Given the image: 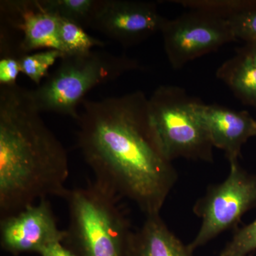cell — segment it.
Segmentation results:
<instances>
[{"label": "cell", "mask_w": 256, "mask_h": 256, "mask_svg": "<svg viewBox=\"0 0 256 256\" xmlns=\"http://www.w3.org/2000/svg\"><path fill=\"white\" fill-rule=\"evenodd\" d=\"M80 105L77 146L96 182L146 216L159 214L178 174L152 124L149 98L136 90Z\"/></svg>", "instance_id": "6da1fadb"}, {"label": "cell", "mask_w": 256, "mask_h": 256, "mask_svg": "<svg viewBox=\"0 0 256 256\" xmlns=\"http://www.w3.org/2000/svg\"><path fill=\"white\" fill-rule=\"evenodd\" d=\"M66 150L47 127L30 90L0 87V216L48 196L64 197Z\"/></svg>", "instance_id": "7a4b0ae2"}, {"label": "cell", "mask_w": 256, "mask_h": 256, "mask_svg": "<svg viewBox=\"0 0 256 256\" xmlns=\"http://www.w3.org/2000/svg\"><path fill=\"white\" fill-rule=\"evenodd\" d=\"M69 225L64 242L78 256H126L130 224L120 198L98 183L68 190Z\"/></svg>", "instance_id": "3957f363"}, {"label": "cell", "mask_w": 256, "mask_h": 256, "mask_svg": "<svg viewBox=\"0 0 256 256\" xmlns=\"http://www.w3.org/2000/svg\"><path fill=\"white\" fill-rule=\"evenodd\" d=\"M144 69L139 60L126 54L90 50L66 55L44 82L30 92L41 114H62L77 120L78 107L92 89Z\"/></svg>", "instance_id": "277c9868"}, {"label": "cell", "mask_w": 256, "mask_h": 256, "mask_svg": "<svg viewBox=\"0 0 256 256\" xmlns=\"http://www.w3.org/2000/svg\"><path fill=\"white\" fill-rule=\"evenodd\" d=\"M198 99L176 86H160L149 98L151 122L166 158L213 162L214 146L196 112Z\"/></svg>", "instance_id": "5b68a950"}, {"label": "cell", "mask_w": 256, "mask_h": 256, "mask_svg": "<svg viewBox=\"0 0 256 256\" xmlns=\"http://www.w3.org/2000/svg\"><path fill=\"white\" fill-rule=\"evenodd\" d=\"M230 170L220 183L210 185L193 206L201 220L200 230L188 246L194 252L220 234L238 228L242 217L256 208V175L248 172L238 160L229 162Z\"/></svg>", "instance_id": "8992f818"}, {"label": "cell", "mask_w": 256, "mask_h": 256, "mask_svg": "<svg viewBox=\"0 0 256 256\" xmlns=\"http://www.w3.org/2000/svg\"><path fill=\"white\" fill-rule=\"evenodd\" d=\"M161 34L165 53L174 69L237 41L228 20L196 10L168 18Z\"/></svg>", "instance_id": "52a82bcc"}, {"label": "cell", "mask_w": 256, "mask_h": 256, "mask_svg": "<svg viewBox=\"0 0 256 256\" xmlns=\"http://www.w3.org/2000/svg\"><path fill=\"white\" fill-rule=\"evenodd\" d=\"M166 20L160 14L156 3L98 0L90 28L124 47H130L161 32Z\"/></svg>", "instance_id": "ba28073f"}, {"label": "cell", "mask_w": 256, "mask_h": 256, "mask_svg": "<svg viewBox=\"0 0 256 256\" xmlns=\"http://www.w3.org/2000/svg\"><path fill=\"white\" fill-rule=\"evenodd\" d=\"M66 236V230L58 228L48 198L0 220L2 248L14 255L28 252L38 254L50 244L64 242Z\"/></svg>", "instance_id": "9c48e42d"}, {"label": "cell", "mask_w": 256, "mask_h": 256, "mask_svg": "<svg viewBox=\"0 0 256 256\" xmlns=\"http://www.w3.org/2000/svg\"><path fill=\"white\" fill-rule=\"evenodd\" d=\"M0 9L10 26L22 32L18 50L20 57L42 50L65 54L58 33L60 18L44 11L38 0L1 1Z\"/></svg>", "instance_id": "30bf717a"}, {"label": "cell", "mask_w": 256, "mask_h": 256, "mask_svg": "<svg viewBox=\"0 0 256 256\" xmlns=\"http://www.w3.org/2000/svg\"><path fill=\"white\" fill-rule=\"evenodd\" d=\"M196 112L214 148L222 150L229 162L238 160L242 146L254 137L256 120L246 110H235L198 100Z\"/></svg>", "instance_id": "8fae6325"}, {"label": "cell", "mask_w": 256, "mask_h": 256, "mask_svg": "<svg viewBox=\"0 0 256 256\" xmlns=\"http://www.w3.org/2000/svg\"><path fill=\"white\" fill-rule=\"evenodd\" d=\"M192 250L159 214L148 216L142 226L131 232L126 256H194Z\"/></svg>", "instance_id": "7c38bea8"}, {"label": "cell", "mask_w": 256, "mask_h": 256, "mask_svg": "<svg viewBox=\"0 0 256 256\" xmlns=\"http://www.w3.org/2000/svg\"><path fill=\"white\" fill-rule=\"evenodd\" d=\"M216 77L224 82L239 100L256 108V62L237 53L226 60L216 70Z\"/></svg>", "instance_id": "4fadbf2b"}, {"label": "cell", "mask_w": 256, "mask_h": 256, "mask_svg": "<svg viewBox=\"0 0 256 256\" xmlns=\"http://www.w3.org/2000/svg\"><path fill=\"white\" fill-rule=\"evenodd\" d=\"M98 0H38L44 11L82 28H90Z\"/></svg>", "instance_id": "5bb4252c"}, {"label": "cell", "mask_w": 256, "mask_h": 256, "mask_svg": "<svg viewBox=\"0 0 256 256\" xmlns=\"http://www.w3.org/2000/svg\"><path fill=\"white\" fill-rule=\"evenodd\" d=\"M58 33L66 55L88 53L94 47H104L106 45L105 42L89 35L80 25L68 20L60 18Z\"/></svg>", "instance_id": "9a60e30c"}, {"label": "cell", "mask_w": 256, "mask_h": 256, "mask_svg": "<svg viewBox=\"0 0 256 256\" xmlns=\"http://www.w3.org/2000/svg\"><path fill=\"white\" fill-rule=\"evenodd\" d=\"M66 55L58 50H44L24 55L20 58L21 72L38 86L43 79L50 75V67Z\"/></svg>", "instance_id": "2e32d148"}, {"label": "cell", "mask_w": 256, "mask_h": 256, "mask_svg": "<svg viewBox=\"0 0 256 256\" xmlns=\"http://www.w3.org/2000/svg\"><path fill=\"white\" fill-rule=\"evenodd\" d=\"M227 20L236 40L256 42V0H247L244 9Z\"/></svg>", "instance_id": "e0dca14e"}, {"label": "cell", "mask_w": 256, "mask_h": 256, "mask_svg": "<svg viewBox=\"0 0 256 256\" xmlns=\"http://www.w3.org/2000/svg\"><path fill=\"white\" fill-rule=\"evenodd\" d=\"M256 250V218L252 223L236 229L233 236L220 256H247Z\"/></svg>", "instance_id": "ac0fdd59"}, {"label": "cell", "mask_w": 256, "mask_h": 256, "mask_svg": "<svg viewBox=\"0 0 256 256\" xmlns=\"http://www.w3.org/2000/svg\"><path fill=\"white\" fill-rule=\"evenodd\" d=\"M20 57L11 54H1L0 58V86L16 85V79L21 72Z\"/></svg>", "instance_id": "d6986e66"}, {"label": "cell", "mask_w": 256, "mask_h": 256, "mask_svg": "<svg viewBox=\"0 0 256 256\" xmlns=\"http://www.w3.org/2000/svg\"><path fill=\"white\" fill-rule=\"evenodd\" d=\"M41 256H78L68 247H65L62 242H53L40 250Z\"/></svg>", "instance_id": "ffe728a7"}, {"label": "cell", "mask_w": 256, "mask_h": 256, "mask_svg": "<svg viewBox=\"0 0 256 256\" xmlns=\"http://www.w3.org/2000/svg\"><path fill=\"white\" fill-rule=\"evenodd\" d=\"M236 52L247 56L256 62V42L246 44L242 48H238Z\"/></svg>", "instance_id": "44dd1931"}, {"label": "cell", "mask_w": 256, "mask_h": 256, "mask_svg": "<svg viewBox=\"0 0 256 256\" xmlns=\"http://www.w3.org/2000/svg\"><path fill=\"white\" fill-rule=\"evenodd\" d=\"M254 137H256V122L255 124V128H254Z\"/></svg>", "instance_id": "7402d4cb"}, {"label": "cell", "mask_w": 256, "mask_h": 256, "mask_svg": "<svg viewBox=\"0 0 256 256\" xmlns=\"http://www.w3.org/2000/svg\"><path fill=\"white\" fill-rule=\"evenodd\" d=\"M252 256V255H249V256Z\"/></svg>", "instance_id": "603a6c76"}]
</instances>
